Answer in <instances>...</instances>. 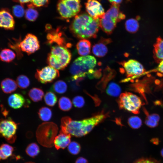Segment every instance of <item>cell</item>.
I'll return each mask as SVG.
<instances>
[{"instance_id":"7402d4cb","label":"cell","mask_w":163,"mask_h":163,"mask_svg":"<svg viewBox=\"0 0 163 163\" xmlns=\"http://www.w3.org/2000/svg\"><path fill=\"white\" fill-rule=\"evenodd\" d=\"M15 57V53L10 49H4L0 52V59L3 62H11Z\"/></svg>"},{"instance_id":"e0dca14e","label":"cell","mask_w":163,"mask_h":163,"mask_svg":"<svg viewBox=\"0 0 163 163\" xmlns=\"http://www.w3.org/2000/svg\"><path fill=\"white\" fill-rule=\"evenodd\" d=\"M71 136L61 132L56 136L53 141L54 145L57 149H64L71 142Z\"/></svg>"},{"instance_id":"bcb514c9","label":"cell","mask_w":163,"mask_h":163,"mask_svg":"<svg viewBox=\"0 0 163 163\" xmlns=\"http://www.w3.org/2000/svg\"><path fill=\"white\" fill-rule=\"evenodd\" d=\"M25 163H35L33 162H32V161H28V162H26Z\"/></svg>"},{"instance_id":"52a82bcc","label":"cell","mask_w":163,"mask_h":163,"mask_svg":"<svg viewBox=\"0 0 163 163\" xmlns=\"http://www.w3.org/2000/svg\"><path fill=\"white\" fill-rule=\"evenodd\" d=\"M117 102L120 109L126 110L135 114L139 113L142 104V101L139 97L127 92L120 95Z\"/></svg>"},{"instance_id":"3957f363","label":"cell","mask_w":163,"mask_h":163,"mask_svg":"<svg viewBox=\"0 0 163 163\" xmlns=\"http://www.w3.org/2000/svg\"><path fill=\"white\" fill-rule=\"evenodd\" d=\"M107 113L102 112L92 117L81 120H70L67 124V132L71 136L76 137L84 136L108 116Z\"/></svg>"},{"instance_id":"8d00e7d4","label":"cell","mask_w":163,"mask_h":163,"mask_svg":"<svg viewBox=\"0 0 163 163\" xmlns=\"http://www.w3.org/2000/svg\"><path fill=\"white\" fill-rule=\"evenodd\" d=\"M68 149L71 154L73 155L78 154L81 150L80 144L75 141L71 142L68 146Z\"/></svg>"},{"instance_id":"74e56055","label":"cell","mask_w":163,"mask_h":163,"mask_svg":"<svg viewBox=\"0 0 163 163\" xmlns=\"http://www.w3.org/2000/svg\"><path fill=\"white\" fill-rule=\"evenodd\" d=\"M72 103L75 107L81 108L84 105L85 101L84 98L82 96H77L73 99Z\"/></svg>"},{"instance_id":"cb8c5ba5","label":"cell","mask_w":163,"mask_h":163,"mask_svg":"<svg viewBox=\"0 0 163 163\" xmlns=\"http://www.w3.org/2000/svg\"><path fill=\"white\" fill-rule=\"evenodd\" d=\"M14 148L7 144H3L0 146V160L7 159L12 154Z\"/></svg>"},{"instance_id":"4fadbf2b","label":"cell","mask_w":163,"mask_h":163,"mask_svg":"<svg viewBox=\"0 0 163 163\" xmlns=\"http://www.w3.org/2000/svg\"><path fill=\"white\" fill-rule=\"evenodd\" d=\"M21 50L28 55L31 54L40 48L39 41L37 37L30 33L27 34L19 44Z\"/></svg>"},{"instance_id":"9a60e30c","label":"cell","mask_w":163,"mask_h":163,"mask_svg":"<svg viewBox=\"0 0 163 163\" xmlns=\"http://www.w3.org/2000/svg\"><path fill=\"white\" fill-rule=\"evenodd\" d=\"M15 21L9 11L7 8L0 10V27L7 30L14 29Z\"/></svg>"},{"instance_id":"1f68e13d","label":"cell","mask_w":163,"mask_h":163,"mask_svg":"<svg viewBox=\"0 0 163 163\" xmlns=\"http://www.w3.org/2000/svg\"><path fill=\"white\" fill-rule=\"evenodd\" d=\"M40 152V148L38 145L35 143H32L28 145L26 149L27 154L31 157L37 156Z\"/></svg>"},{"instance_id":"836d02e7","label":"cell","mask_w":163,"mask_h":163,"mask_svg":"<svg viewBox=\"0 0 163 163\" xmlns=\"http://www.w3.org/2000/svg\"><path fill=\"white\" fill-rule=\"evenodd\" d=\"M16 82L18 87L23 89L27 88L30 85L29 78L26 76L23 75L18 77Z\"/></svg>"},{"instance_id":"e575fe53","label":"cell","mask_w":163,"mask_h":163,"mask_svg":"<svg viewBox=\"0 0 163 163\" xmlns=\"http://www.w3.org/2000/svg\"><path fill=\"white\" fill-rule=\"evenodd\" d=\"M128 123L129 126L133 129H137L141 127L142 121L141 119L136 116L129 117L128 120Z\"/></svg>"},{"instance_id":"4316f807","label":"cell","mask_w":163,"mask_h":163,"mask_svg":"<svg viewBox=\"0 0 163 163\" xmlns=\"http://www.w3.org/2000/svg\"><path fill=\"white\" fill-rule=\"evenodd\" d=\"M51 89L52 90L57 93L62 94L67 91V85L64 81L59 80L53 84Z\"/></svg>"},{"instance_id":"7c38bea8","label":"cell","mask_w":163,"mask_h":163,"mask_svg":"<svg viewBox=\"0 0 163 163\" xmlns=\"http://www.w3.org/2000/svg\"><path fill=\"white\" fill-rule=\"evenodd\" d=\"M59 76L58 70L48 66L41 69H37L35 74V77L37 80L43 84L52 82Z\"/></svg>"},{"instance_id":"d6986e66","label":"cell","mask_w":163,"mask_h":163,"mask_svg":"<svg viewBox=\"0 0 163 163\" xmlns=\"http://www.w3.org/2000/svg\"><path fill=\"white\" fill-rule=\"evenodd\" d=\"M76 47L78 53L79 55L82 56H88L90 53L91 43L87 39H82L77 43Z\"/></svg>"},{"instance_id":"277c9868","label":"cell","mask_w":163,"mask_h":163,"mask_svg":"<svg viewBox=\"0 0 163 163\" xmlns=\"http://www.w3.org/2000/svg\"><path fill=\"white\" fill-rule=\"evenodd\" d=\"M71 58V53L67 48L53 45L47 55V62L49 66L58 70H62L67 67Z\"/></svg>"},{"instance_id":"f35d334b","label":"cell","mask_w":163,"mask_h":163,"mask_svg":"<svg viewBox=\"0 0 163 163\" xmlns=\"http://www.w3.org/2000/svg\"><path fill=\"white\" fill-rule=\"evenodd\" d=\"M49 0H31L30 4L34 7H41L47 5Z\"/></svg>"},{"instance_id":"8fae6325","label":"cell","mask_w":163,"mask_h":163,"mask_svg":"<svg viewBox=\"0 0 163 163\" xmlns=\"http://www.w3.org/2000/svg\"><path fill=\"white\" fill-rule=\"evenodd\" d=\"M50 25L46 27V30H48L49 33L47 35V43L50 45L54 44L53 45L62 46L67 48L70 47L71 43H67L66 37H65L64 33L61 31L60 28L52 29Z\"/></svg>"},{"instance_id":"7a4b0ae2","label":"cell","mask_w":163,"mask_h":163,"mask_svg":"<svg viewBox=\"0 0 163 163\" xmlns=\"http://www.w3.org/2000/svg\"><path fill=\"white\" fill-rule=\"evenodd\" d=\"M96 64V60L93 56L88 55L77 58L70 66L69 72L72 75L70 78L76 79L86 76L91 78L99 77L100 72L94 69Z\"/></svg>"},{"instance_id":"ba28073f","label":"cell","mask_w":163,"mask_h":163,"mask_svg":"<svg viewBox=\"0 0 163 163\" xmlns=\"http://www.w3.org/2000/svg\"><path fill=\"white\" fill-rule=\"evenodd\" d=\"M80 0H59L57 5V11L64 19L75 17L81 8Z\"/></svg>"},{"instance_id":"f546056e","label":"cell","mask_w":163,"mask_h":163,"mask_svg":"<svg viewBox=\"0 0 163 163\" xmlns=\"http://www.w3.org/2000/svg\"><path fill=\"white\" fill-rule=\"evenodd\" d=\"M38 114L40 118L42 120L46 122L49 121L51 118L52 113L50 108L44 107L39 110Z\"/></svg>"},{"instance_id":"d4e9b609","label":"cell","mask_w":163,"mask_h":163,"mask_svg":"<svg viewBox=\"0 0 163 163\" xmlns=\"http://www.w3.org/2000/svg\"><path fill=\"white\" fill-rule=\"evenodd\" d=\"M154 46V53L156 59L161 61L163 59V40L158 38Z\"/></svg>"},{"instance_id":"7bdbcfd3","label":"cell","mask_w":163,"mask_h":163,"mask_svg":"<svg viewBox=\"0 0 163 163\" xmlns=\"http://www.w3.org/2000/svg\"><path fill=\"white\" fill-rule=\"evenodd\" d=\"M14 2L20 3L23 5L25 3L30 2L31 0H12Z\"/></svg>"},{"instance_id":"9c48e42d","label":"cell","mask_w":163,"mask_h":163,"mask_svg":"<svg viewBox=\"0 0 163 163\" xmlns=\"http://www.w3.org/2000/svg\"><path fill=\"white\" fill-rule=\"evenodd\" d=\"M17 124L11 119L0 120V136L9 143H14L16 139Z\"/></svg>"},{"instance_id":"6da1fadb","label":"cell","mask_w":163,"mask_h":163,"mask_svg":"<svg viewBox=\"0 0 163 163\" xmlns=\"http://www.w3.org/2000/svg\"><path fill=\"white\" fill-rule=\"evenodd\" d=\"M99 19H94L86 13L77 14L69 26L70 30L74 36L78 39L95 38L100 27Z\"/></svg>"},{"instance_id":"60d3db41","label":"cell","mask_w":163,"mask_h":163,"mask_svg":"<svg viewBox=\"0 0 163 163\" xmlns=\"http://www.w3.org/2000/svg\"><path fill=\"white\" fill-rule=\"evenodd\" d=\"M156 69L158 72L163 73V59L160 61Z\"/></svg>"},{"instance_id":"30bf717a","label":"cell","mask_w":163,"mask_h":163,"mask_svg":"<svg viewBox=\"0 0 163 163\" xmlns=\"http://www.w3.org/2000/svg\"><path fill=\"white\" fill-rule=\"evenodd\" d=\"M123 67V71L126 73L127 78L122 80L125 82L132 78L141 75L144 72L143 66L139 62L134 59H131L120 63Z\"/></svg>"},{"instance_id":"f6af8a7d","label":"cell","mask_w":163,"mask_h":163,"mask_svg":"<svg viewBox=\"0 0 163 163\" xmlns=\"http://www.w3.org/2000/svg\"><path fill=\"white\" fill-rule=\"evenodd\" d=\"M161 154L162 156L163 157V149L161 151Z\"/></svg>"},{"instance_id":"4dcf8cb0","label":"cell","mask_w":163,"mask_h":163,"mask_svg":"<svg viewBox=\"0 0 163 163\" xmlns=\"http://www.w3.org/2000/svg\"><path fill=\"white\" fill-rule=\"evenodd\" d=\"M108 94L113 97H117L121 92L119 86L114 82H111L108 85L106 91Z\"/></svg>"},{"instance_id":"f1b7e54d","label":"cell","mask_w":163,"mask_h":163,"mask_svg":"<svg viewBox=\"0 0 163 163\" xmlns=\"http://www.w3.org/2000/svg\"><path fill=\"white\" fill-rule=\"evenodd\" d=\"M59 108L63 111L70 110L72 107V104L71 100L68 97L65 96L61 97L58 101Z\"/></svg>"},{"instance_id":"ffe728a7","label":"cell","mask_w":163,"mask_h":163,"mask_svg":"<svg viewBox=\"0 0 163 163\" xmlns=\"http://www.w3.org/2000/svg\"><path fill=\"white\" fill-rule=\"evenodd\" d=\"M17 85L14 80L10 78H6L2 81L1 87L3 91L9 94L14 91L17 88Z\"/></svg>"},{"instance_id":"5b68a950","label":"cell","mask_w":163,"mask_h":163,"mask_svg":"<svg viewBox=\"0 0 163 163\" xmlns=\"http://www.w3.org/2000/svg\"><path fill=\"white\" fill-rule=\"evenodd\" d=\"M125 18V15L120 10L119 5L112 4L110 8L99 19L100 27L107 34H110L117 23Z\"/></svg>"},{"instance_id":"ab89813d","label":"cell","mask_w":163,"mask_h":163,"mask_svg":"<svg viewBox=\"0 0 163 163\" xmlns=\"http://www.w3.org/2000/svg\"><path fill=\"white\" fill-rule=\"evenodd\" d=\"M134 163H159L155 160L151 158H142L139 159Z\"/></svg>"},{"instance_id":"ac0fdd59","label":"cell","mask_w":163,"mask_h":163,"mask_svg":"<svg viewBox=\"0 0 163 163\" xmlns=\"http://www.w3.org/2000/svg\"><path fill=\"white\" fill-rule=\"evenodd\" d=\"M8 101L9 106L14 109L21 107L26 102L24 97L19 93H14L11 94L9 97Z\"/></svg>"},{"instance_id":"8992f818","label":"cell","mask_w":163,"mask_h":163,"mask_svg":"<svg viewBox=\"0 0 163 163\" xmlns=\"http://www.w3.org/2000/svg\"><path fill=\"white\" fill-rule=\"evenodd\" d=\"M58 130L57 125L53 122H47L42 123L38 126L36 132L38 142L41 145L46 147H53Z\"/></svg>"},{"instance_id":"2e32d148","label":"cell","mask_w":163,"mask_h":163,"mask_svg":"<svg viewBox=\"0 0 163 163\" xmlns=\"http://www.w3.org/2000/svg\"><path fill=\"white\" fill-rule=\"evenodd\" d=\"M110 38H101L92 47V52L96 56L102 57L105 56L108 51L107 45L112 42Z\"/></svg>"},{"instance_id":"44dd1931","label":"cell","mask_w":163,"mask_h":163,"mask_svg":"<svg viewBox=\"0 0 163 163\" xmlns=\"http://www.w3.org/2000/svg\"><path fill=\"white\" fill-rule=\"evenodd\" d=\"M144 110L146 116L145 120L146 125L151 128H153L157 126L160 120L159 115L156 113L149 114L145 109Z\"/></svg>"},{"instance_id":"603a6c76","label":"cell","mask_w":163,"mask_h":163,"mask_svg":"<svg viewBox=\"0 0 163 163\" xmlns=\"http://www.w3.org/2000/svg\"><path fill=\"white\" fill-rule=\"evenodd\" d=\"M44 93L41 89L33 88L28 92V95L31 100L34 102L41 101L44 96Z\"/></svg>"},{"instance_id":"d590c367","label":"cell","mask_w":163,"mask_h":163,"mask_svg":"<svg viewBox=\"0 0 163 163\" xmlns=\"http://www.w3.org/2000/svg\"><path fill=\"white\" fill-rule=\"evenodd\" d=\"M12 12L14 15L18 18H22L25 14V11L23 5H17L13 6Z\"/></svg>"},{"instance_id":"484cf974","label":"cell","mask_w":163,"mask_h":163,"mask_svg":"<svg viewBox=\"0 0 163 163\" xmlns=\"http://www.w3.org/2000/svg\"><path fill=\"white\" fill-rule=\"evenodd\" d=\"M28 8L25 11V16L28 21H34L37 18L39 13L38 11L34 8V7L30 4L28 5Z\"/></svg>"},{"instance_id":"b9f144b4","label":"cell","mask_w":163,"mask_h":163,"mask_svg":"<svg viewBox=\"0 0 163 163\" xmlns=\"http://www.w3.org/2000/svg\"><path fill=\"white\" fill-rule=\"evenodd\" d=\"M75 163H88V162L85 158L80 157L76 159Z\"/></svg>"},{"instance_id":"5bb4252c","label":"cell","mask_w":163,"mask_h":163,"mask_svg":"<svg viewBox=\"0 0 163 163\" xmlns=\"http://www.w3.org/2000/svg\"><path fill=\"white\" fill-rule=\"evenodd\" d=\"M85 5L88 14L94 19H100L105 13L101 5L97 0H88Z\"/></svg>"},{"instance_id":"ee69618b","label":"cell","mask_w":163,"mask_h":163,"mask_svg":"<svg viewBox=\"0 0 163 163\" xmlns=\"http://www.w3.org/2000/svg\"><path fill=\"white\" fill-rule=\"evenodd\" d=\"M111 4L115 3L119 4L121 3L123 0H108Z\"/></svg>"},{"instance_id":"83f0119b","label":"cell","mask_w":163,"mask_h":163,"mask_svg":"<svg viewBox=\"0 0 163 163\" xmlns=\"http://www.w3.org/2000/svg\"><path fill=\"white\" fill-rule=\"evenodd\" d=\"M125 25L126 30L131 33L136 32L139 27V24L138 21L136 19L133 18L126 20Z\"/></svg>"},{"instance_id":"d6a6232c","label":"cell","mask_w":163,"mask_h":163,"mask_svg":"<svg viewBox=\"0 0 163 163\" xmlns=\"http://www.w3.org/2000/svg\"><path fill=\"white\" fill-rule=\"evenodd\" d=\"M44 100L46 105L53 107L56 103L57 98L55 93L52 91H49L45 94L44 96Z\"/></svg>"}]
</instances>
